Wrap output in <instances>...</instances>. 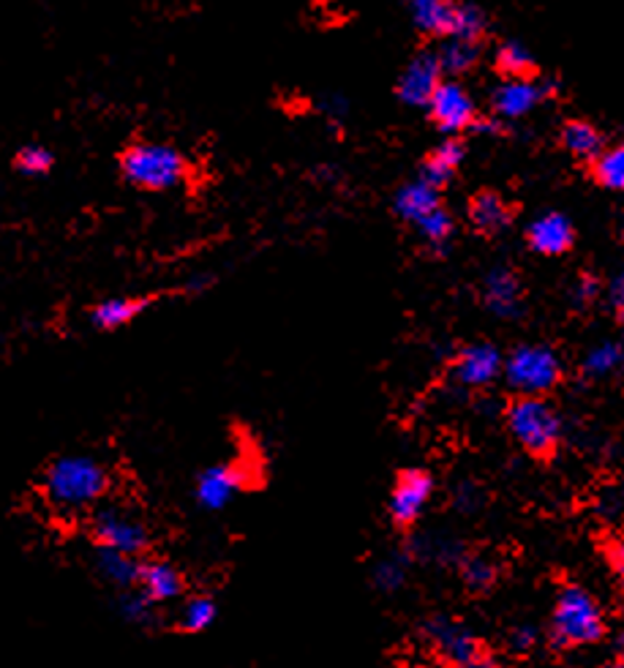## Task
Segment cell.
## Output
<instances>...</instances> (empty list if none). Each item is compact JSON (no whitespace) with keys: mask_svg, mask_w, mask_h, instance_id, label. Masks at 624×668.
I'll return each instance as SVG.
<instances>
[{"mask_svg":"<svg viewBox=\"0 0 624 668\" xmlns=\"http://www.w3.org/2000/svg\"><path fill=\"white\" fill-rule=\"evenodd\" d=\"M409 568H412V557L406 551L387 554V557L376 559L374 568H371V584H374L380 592H385V595H393V592L404 590Z\"/></svg>","mask_w":624,"mask_h":668,"instance_id":"cell-24","label":"cell"},{"mask_svg":"<svg viewBox=\"0 0 624 668\" xmlns=\"http://www.w3.org/2000/svg\"><path fill=\"white\" fill-rule=\"evenodd\" d=\"M437 208H442V205H439V188L431 186L428 180L417 178L398 188L396 213L401 219L412 221V225H420V221Z\"/></svg>","mask_w":624,"mask_h":668,"instance_id":"cell-19","label":"cell"},{"mask_svg":"<svg viewBox=\"0 0 624 668\" xmlns=\"http://www.w3.org/2000/svg\"><path fill=\"white\" fill-rule=\"evenodd\" d=\"M110 470L94 456H61L44 470L42 496L61 516H83L101 505L110 491Z\"/></svg>","mask_w":624,"mask_h":668,"instance_id":"cell-1","label":"cell"},{"mask_svg":"<svg viewBox=\"0 0 624 668\" xmlns=\"http://www.w3.org/2000/svg\"><path fill=\"white\" fill-rule=\"evenodd\" d=\"M622 232H624V216H622Z\"/></svg>","mask_w":624,"mask_h":668,"instance_id":"cell-44","label":"cell"},{"mask_svg":"<svg viewBox=\"0 0 624 668\" xmlns=\"http://www.w3.org/2000/svg\"><path fill=\"white\" fill-rule=\"evenodd\" d=\"M53 153L44 145H25L17 153L14 164L22 175H47L53 169Z\"/></svg>","mask_w":624,"mask_h":668,"instance_id":"cell-35","label":"cell"},{"mask_svg":"<svg viewBox=\"0 0 624 668\" xmlns=\"http://www.w3.org/2000/svg\"><path fill=\"white\" fill-rule=\"evenodd\" d=\"M428 112H431L434 123L442 131H448V134L472 129L474 121H478V110H474L472 96H469L467 88H463L461 83H456V79H448V83L439 85L431 105H428Z\"/></svg>","mask_w":624,"mask_h":668,"instance_id":"cell-10","label":"cell"},{"mask_svg":"<svg viewBox=\"0 0 624 668\" xmlns=\"http://www.w3.org/2000/svg\"><path fill=\"white\" fill-rule=\"evenodd\" d=\"M594 178L611 191H624V145L609 147L594 158Z\"/></svg>","mask_w":624,"mask_h":668,"instance_id":"cell-32","label":"cell"},{"mask_svg":"<svg viewBox=\"0 0 624 668\" xmlns=\"http://www.w3.org/2000/svg\"><path fill=\"white\" fill-rule=\"evenodd\" d=\"M450 502H453V507L458 513H463V516H472V513H478L480 507H483L485 496H483V491L478 489V483L461 481L453 489V496H450Z\"/></svg>","mask_w":624,"mask_h":668,"instance_id":"cell-36","label":"cell"},{"mask_svg":"<svg viewBox=\"0 0 624 668\" xmlns=\"http://www.w3.org/2000/svg\"><path fill=\"white\" fill-rule=\"evenodd\" d=\"M322 112L328 118H333V121H339V118L347 116V101L341 96H330V99L322 101Z\"/></svg>","mask_w":624,"mask_h":668,"instance_id":"cell-41","label":"cell"},{"mask_svg":"<svg viewBox=\"0 0 624 668\" xmlns=\"http://www.w3.org/2000/svg\"><path fill=\"white\" fill-rule=\"evenodd\" d=\"M216 616H219V606H216L214 598L194 595L183 603L180 616H177V627H180L183 633H202L214 625Z\"/></svg>","mask_w":624,"mask_h":668,"instance_id":"cell-27","label":"cell"},{"mask_svg":"<svg viewBox=\"0 0 624 668\" xmlns=\"http://www.w3.org/2000/svg\"><path fill=\"white\" fill-rule=\"evenodd\" d=\"M562 145L568 147V151L576 158H583V162H594V158L603 153V136H600V131L594 129L592 123L570 121L562 129Z\"/></svg>","mask_w":624,"mask_h":668,"instance_id":"cell-25","label":"cell"},{"mask_svg":"<svg viewBox=\"0 0 624 668\" xmlns=\"http://www.w3.org/2000/svg\"><path fill=\"white\" fill-rule=\"evenodd\" d=\"M439 66H442V74H467L469 68L478 63V44L474 42H461V39H448V42L439 47L437 53Z\"/></svg>","mask_w":624,"mask_h":668,"instance_id":"cell-30","label":"cell"},{"mask_svg":"<svg viewBox=\"0 0 624 668\" xmlns=\"http://www.w3.org/2000/svg\"><path fill=\"white\" fill-rule=\"evenodd\" d=\"M120 173L147 191H167L186 178V156L164 142H136L120 156Z\"/></svg>","mask_w":624,"mask_h":668,"instance_id":"cell-3","label":"cell"},{"mask_svg":"<svg viewBox=\"0 0 624 668\" xmlns=\"http://www.w3.org/2000/svg\"><path fill=\"white\" fill-rule=\"evenodd\" d=\"M118 614H120V620L129 622V625H134V627H156L158 625L156 603H153L151 598L142 595L140 590L120 592Z\"/></svg>","mask_w":624,"mask_h":668,"instance_id":"cell-28","label":"cell"},{"mask_svg":"<svg viewBox=\"0 0 624 668\" xmlns=\"http://www.w3.org/2000/svg\"><path fill=\"white\" fill-rule=\"evenodd\" d=\"M570 295H572V304H576L578 308L594 304L600 295V282L594 276H589V273H583V276L576 282V287H572Z\"/></svg>","mask_w":624,"mask_h":668,"instance_id":"cell-37","label":"cell"},{"mask_svg":"<svg viewBox=\"0 0 624 668\" xmlns=\"http://www.w3.org/2000/svg\"><path fill=\"white\" fill-rule=\"evenodd\" d=\"M136 590L151 598L156 606H164V603L177 601L183 595V576L175 565L164 562V559H151V562H142Z\"/></svg>","mask_w":624,"mask_h":668,"instance_id":"cell-17","label":"cell"},{"mask_svg":"<svg viewBox=\"0 0 624 668\" xmlns=\"http://www.w3.org/2000/svg\"><path fill=\"white\" fill-rule=\"evenodd\" d=\"M483 31H485L483 11L474 9V6H467V3H456L448 39H461V42L478 44V39L483 36Z\"/></svg>","mask_w":624,"mask_h":668,"instance_id":"cell-31","label":"cell"},{"mask_svg":"<svg viewBox=\"0 0 624 668\" xmlns=\"http://www.w3.org/2000/svg\"><path fill=\"white\" fill-rule=\"evenodd\" d=\"M458 573H461V581L467 584V590L472 592H489L491 587L496 584V565L491 562L489 557H480V554H467L463 562L458 565Z\"/></svg>","mask_w":624,"mask_h":668,"instance_id":"cell-29","label":"cell"},{"mask_svg":"<svg viewBox=\"0 0 624 668\" xmlns=\"http://www.w3.org/2000/svg\"><path fill=\"white\" fill-rule=\"evenodd\" d=\"M423 638L450 668H500L494 653L450 614H434L423 622Z\"/></svg>","mask_w":624,"mask_h":668,"instance_id":"cell-4","label":"cell"},{"mask_svg":"<svg viewBox=\"0 0 624 668\" xmlns=\"http://www.w3.org/2000/svg\"><path fill=\"white\" fill-rule=\"evenodd\" d=\"M463 162V145L458 140H445L442 145L434 147L431 156L423 164V180H428L431 186L442 188L445 183L456 175V169Z\"/></svg>","mask_w":624,"mask_h":668,"instance_id":"cell-23","label":"cell"},{"mask_svg":"<svg viewBox=\"0 0 624 668\" xmlns=\"http://www.w3.org/2000/svg\"><path fill=\"white\" fill-rule=\"evenodd\" d=\"M526 238H529V245L543 256H559L572 245V225L568 216L562 213H543L537 216L535 221L526 230Z\"/></svg>","mask_w":624,"mask_h":668,"instance_id":"cell-15","label":"cell"},{"mask_svg":"<svg viewBox=\"0 0 624 668\" xmlns=\"http://www.w3.org/2000/svg\"><path fill=\"white\" fill-rule=\"evenodd\" d=\"M505 369V358L494 344H469L456 355L453 363V380L463 387H485L502 376Z\"/></svg>","mask_w":624,"mask_h":668,"instance_id":"cell-11","label":"cell"},{"mask_svg":"<svg viewBox=\"0 0 624 668\" xmlns=\"http://www.w3.org/2000/svg\"><path fill=\"white\" fill-rule=\"evenodd\" d=\"M507 428L521 448L548 456L562 437V418L543 396H521L507 407Z\"/></svg>","mask_w":624,"mask_h":668,"instance_id":"cell-6","label":"cell"},{"mask_svg":"<svg viewBox=\"0 0 624 668\" xmlns=\"http://www.w3.org/2000/svg\"><path fill=\"white\" fill-rule=\"evenodd\" d=\"M609 562H611V570H614L616 581H620V584L624 587V535H622V538H616L614 544H611Z\"/></svg>","mask_w":624,"mask_h":668,"instance_id":"cell-39","label":"cell"},{"mask_svg":"<svg viewBox=\"0 0 624 668\" xmlns=\"http://www.w3.org/2000/svg\"><path fill=\"white\" fill-rule=\"evenodd\" d=\"M562 374V361L546 344L515 347L502 369V376L518 396H546L559 385Z\"/></svg>","mask_w":624,"mask_h":668,"instance_id":"cell-5","label":"cell"},{"mask_svg":"<svg viewBox=\"0 0 624 668\" xmlns=\"http://www.w3.org/2000/svg\"><path fill=\"white\" fill-rule=\"evenodd\" d=\"M605 636V616L598 598L583 587L570 584L559 592L551 611V644L557 649L589 647Z\"/></svg>","mask_w":624,"mask_h":668,"instance_id":"cell-2","label":"cell"},{"mask_svg":"<svg viewBox=\"0 0 624 668\" xmlns=\"http://www.w3.org/2000/svg\"><path fill=\"white\" fill-rule=\"evenodd\" d=\"M406 6H409L412 20L423 33L448 36L456 9L453 0H406Z\"/></svg>","mask_w":624,"mask_h":668,"instance_id":"cell-22","label":"cell"},{"mask_svg":"<svg viewBox=\"0 0 624 668\" xmlns=\"http://www.w3.org/2000/svg\"><path fill=\"white\" fill-rule=\"evenodd\" d=\"M434 478L426 470H404L393 486L387 513L396 527H415L423 518L426 507L431 505Z\"/></svg>","mask_w":624,"mask_h":668,"instance_id":"cell-9","label":"cell"},{"mask_svg":"<svg viewBox=\"0 0 624 668\" xmlns=\"http://www.w3.org/2000/svg\"><path fill=\"white\" fill-rule=\"evenodd\" d=\"M96 573L101 576V581L112 584L118 592H129L140 587V573H142V559L134 554L112 551V548H96Z\"/></svg>","mask_w":624,"mask_h":668,"instance_id":"cell-18","label":"cell"},{"mask_svg":"<svg viewBox=\"0 0 624 668\" xmlns=\"http://www.w3.org/2000/svg\"><path fill=\"white\" fill-rule=\"evenodd\" d=\"M511 208L505 205V199L494 191H483L472 199L469 205V221L478 232L483 236H496V232L505 230L511 225Z\"/></svg>","mask_w":624,"mask_h":668,"instance_id":"cell-20","label":"cell"},{"mask_svg":"<svg viewBox=\"0 0 624 668\" xmlns=\"http://www.w3.org/2000/svg\"><path fill=\"white\" fill-rule=\"evenodd\" d=\"M609 668H624V666H622V664H611Z\"/></svg>","mask_w":624,"mask_h":668,"instance_id":"cell-43","label":"cell"},{"mask_svg":"<svg viewBox=\"0 0 624 668\" xmlns=\"http://www.w3.org/2000/svg\"><path fill=\"white\" fill-rule=\"evenodd\" d=\"M614 655H616V664H622V666H624V631L620 633V636H616V642H614Z\"/></svg>","mask_w":624,"mask_h":668,"instance_id":"cell-42","label":"cell"},{"mask_svg":"<svg viewBox=\"0 0 624 668\" xmlns=\"http://www.w3.org/2000/svg\"><path fill=\"white\" fill-rule=\"evenodd\" d=\"M453 216L445 208H437L417 225V230H420V236L426 238L428 245H434L437 251H445L448 249V241L453 238Z\"/></svg>","mask_w":624,"mask_h":668,"instance_id":"cell-33","label":"cell"},{"mask_svg":"<svg viewBox=\"0 0 624 668\" xmlns=\"http://www.w3.org/2000/svg\"><path fill=\"white\" fill-rule=\"evenodd\" d=\"M442 66L439 58L431 53H423L409 61L398 79V99L409 107H428L431 105L434 94L442 85Z\"/></svg>","mask_w":624,"mask_h":668,"instance_id":"cell-12","label":"cell"},{"mask_svg":"<svg viewBox=\"0 0 624 668\" xmlns=\"http://www.w3.org/2000/svg\"><path fill=\"white\" fill-rule=\"evenodd\" d=\"M406 554L412 557V562H431V565H442V568H458L467 557V546L461 540L453 538V535L445 533H420L409 540L404 548Z\"/></svg>","mask_w":624,"mask_h":668,"instance_id":"cell-14","label":"cell"},{"mask_svg":"<svg viewBox=\"0 0 624 668\" xmlns=\"http://www.w3.org/2000/svg\"><path fill=\"white\" fill-rule=\"evenodd\" d=\"M507 644H511L513 653H529L537 644V631L532 625H515L507 636Z\"/></svg>","mask_w":624,"mask_h":668,"instance_id":"cell-38","label":"cell"},{"mask_svg":"<svg viewBox=\"0 0 624 668\" xmlns=\"http://www.w3.org/2000/svg\"><path fill=\"white\" fill-rule=\"evenodd\" d=\"M624 365V344L622 341H600L583 358V376L589 380H605V376L616 374Z\"/></svg>","mask_w":624,"mask_h":668,"instance_id":"cell-26","label":"cell"},{"mask_svg":"<svg viewBox=\"0 0 624 668\" xmlns=\"http://www.w3.org/2000/svg\"><path fill=\"white\" fill-rule=\"evenodd\" d=\"M609 300H611V308H614L616 319H620V322H624V273H620V276H616L614 282H611Z\"/></svg>","mask_w":624,"mask_h":668,"instance_id":"cell-40","label":"cell"},{"mask_svg":"<svg viewBox=\"0 0 624 668\" xmlns=\"http://www.w3.org/2000/svg\"><path fill=\"white\" fill-rule=\"evenodd\" d=\"M496 63H500L502 72L507 74V79H529V74L535 72V61L526 53V47L521 44L507 42L502 44V50L496 53Z\"/></svg>","mask_w":624,"mask_h":668,"instance_id":"cell-34","label":"cell"},{"mask_svg":"<svg viewBox=\"0 0 624 668\" xmlns=\"http://www.w3.org/2000/svg\"><path fill=\"white\" fill-rule=\"evenodd\" d=\"M543 96H546V88L532 79H505L491 96V107L500 121H515V118H524L532 107L540 105Z\"/></svg>","mask_w":624,"mask_h":668,"instance_id":"cell-13","label":"cell"},{"mask_svg":"<svg viewBox=\"0 0 624 668\" xmlns=\"http://www.w3.org/2000/svg\"><path fill=\"white\" fill-rule=\"evenodd\" d=\"M483 300L494 317L513 319L521 311V282L511 267H494L485 276Z\"/></svg>","mask_w":624,"mask_h":668,"instance_id":"cell-16","label":"cell"},{"mask_svg":"<svg viewBox=\"0 0 624 668\" xmlns=\"http://www.w3.org/2000/svg\"><path fill=\"white\" fill-rule=\"evenodd\" d=\"M90 535L96 548L134 554L140 557L151 546V529L145 518L125 505H99L90 513Z\"/></svg>","mask_w":624,"mask_h":668,"instance_id":"cell-7","label":"cell"},{"mask_svg":"<svg viewBox=\"0 0 624 668\" xmlns=\"http://www.w3.org/2000/svg\"><path fill=\"white\" fill-rule=\"evenodd\" d=\"M245 486V470L234 461L205 467L194 483V502L208 513H221L238 500L240 489Z\"/></svg>","mask_w":624,"mask_h":668,"instance_id":"cell-8","label":"cell"},{"mask_svg":"<svg viewBox=\"0 0 624 668\" xmlns=\"http://www.w3.org/2000/svg\"><path fill=\"white\" fill-rule=\"evenodd\" d=\"M151 304V298H107L99 306H94L90 322L99 330H118L123 325H129L131 319L140 317Z\"/></svg>","mask_w":624,"mask_h":668,"instance_id":"cell-21","label":"cell"}]
</instances>
